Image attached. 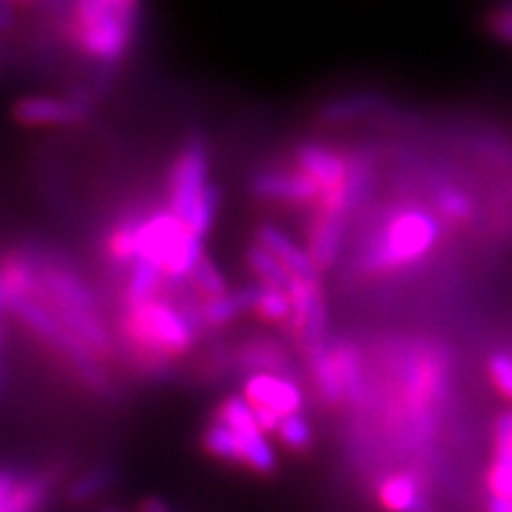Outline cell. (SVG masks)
<instances>
[{
	"label": "cell",
	"instance_id": "6da1fadb",
	"mask_svg": "<svg viewBox=\"0 0 512 512\" xmlns=\"http://www.w3.org/2000/svg\"><path fill=\"white\" fill-rule=\"evenodd\" d=\"M140 10L131 0H81L69 8L67 36L91 60L117 64L136 41Z\"/></svg>",
	"mask_w": 512,
	"mask_h": 512
},
{
	"label": "cell",
	"instance_id": "7a4b0ae2",
	"mask_svg": "<svg viewBox=\"0 0 512 512\" xmlns=\"http://www.w3.org/2000/svg\"><path fill=\"white\" fill-rule=\"evenodd\" d=\"M439 240V223L430 211L406 207L377 230L363 254V268L370 273H392L418 264Z\"/></svg>",
	"mask_w": 512,
	"mask_h": 512
},
{
	"label": "cell",
	"instance_id": "3957f363",
	"mask_svg": "<svg viewBox=\"0 0 512 512\" xmlns=\"http://www.w3.org/2000/svg\"><path fill=\"white\" fill-rule=\"evenodd\" d=\"M124 335L152 361H171L190 351L197 335V320L157 297L136 309H126Z\"/></svg>",
	"mask_w": 512,
	"mask_h": 512
},
{
	"label": "cell",
	"instance_id": "277c9868",
	"mask_svg": "<svg viewBox=\"0 0 512 512\" xmlns=\"http://www.w3.org/2000/svg\"><path fill=\"white\" fill-rule=\"evenodd\" d=\"M202 256V240L192 235L188 226L171 211H155L140 226L138 259L162 268L164 278H190Z\"/></svg>",
	"mask_w": 512,
	"mask_h": 512
},
{
	"label": "cell",
	"instance_id": "5b68a950",
	"mask_svg": "<svg viewBox=\"0 0 512 512\" xmlns=\"http://www.w3.org/2000/svg\"><path fill=\"white\" fill-rule=\"evenodd\" d=\"M209 155L202 140H188L178 152L169 174V211L185 223L195 202L207 190Z\"/></svg>",
	"mask_w": 512,
	"mask_h": 512
},
{
	"label": "cell",
	"instance_id": "8992f818",
	"mask_svg": "<svg viewBox=\"0 0 512 512\" xmlns=\"http://www.w3.org/2000/svg\"><path fill=\"white\" fill-rule=\"evenodd\" d=\"M292 302V332L304 349L318 347L325 342V328H328V306H325V294L316 280L292 278L287 287Z\"/></svg>",
	"mask_w": 512,
	"mask_h": 512
},
{
	"label": "cell",
	"instance_id": "52a82bcc",
	"mask_svg": "<svg viewBox=\"0 0 512 512\" xmlns=\"http://www.w3.org/2000/svg\"><path fill=\"white\" fill-rule=\"evenodd\" d=\"M242 392L254 408H266L280 418L302 413L304 408V394L299 384L280 373H252L245 380Z\"/></svg>",
	"mask_w": 512,
	"mask_h": 512
},
{
	"label": "cell",
	"instance_id": "ba28073f",
	"mask_svg": "<svg viewBox=\"0 0 512 512\" xmlns=\"http://www.w3.org/2000/svg\"><path fill=\"white\" fill-rule=\"evenodd\" d=\"M86 98H46V95H31L22 98L12 107V117L24 126H74L86 119Z\"/></svg>",
	"mask_w": 512,
	"mask_h": 512
},
{
	"label": "cell",
	"instance_id": "9c48e42d",
	"mask_svg": "<svg viewBox=\"0 0 512 512\" xmlns=\"http://www.w3.org/2000/svg\"><path fill=\"white\" fill-rule=\"evenodd\" d=\"M297 166L320 188V200L347 183L351 164L328 145L306 143L297 150Z\"/></svg>",
	"mask_w": 512,
	"mask_h": 512
},
{
	"label": "cell",
	"instance_id": "30bf717a",
	"mask_svg": "<svg viewBox=\"0 0 512 512\" xmlns=\"http://www.w3.org/2000/svg\"><path fill=\"white\" fill-rule=\"evenodd\" d=\"M48 498V477L19 475L12 467H0V512H43Z\"/></svg>",
	"mask_w": 512,
	"mask_h": 512
},
{
	"label": "cell",
	"instance_id": "8fae6325",
	"mask_svg": "<svg viewBox=\"0 0 512 512\" xmlns=\"http://www.w3.org/2000/svg\"><path fill=\"white\" fill-rule=\"evenodd\" d=\"M252 192L268 202H311L320 200V188L302 171H266L252 181Z\"/></svg>",
	"mask_w": 512,
	"mask_h": 512
},
{
	"label": "cell",
	"instance_id": "7c38bea8",
	"mask_svg": "<svg viewBox=\"0 0 512 512\" xmlns=\"http://www.w3.org/2000/svg\"><path fill=\"white\" fill-rule=\"evenodd\" d=\"M256 245L264 247L266 252H271L275 259L290 271L292 278H304V280H316L320 271L311 261L309 252H304L302 247H297L287 238L283 230L275 226H261L256 230Z\"/></svg>",
	"mask_w": 512,
	"mask_h": 512
},
{
	"label": "cell",
	"instance_id": "4fadbf2b",
	"mask_svg": "<svg viewBox=\"0 0 512 512\" xmlns=\"http://www.w3.org/2000/svg\"><path fill=\"white\" fill-rule=\"evenodd\" d=\"M344 230H347V219L344 216L318 211V219L313 221L309 235V256L318 271H328L330 266H335L337 256L342 252Z\"/></svg>",
	"mask_w": 512,
	"mask_h": 512
},
{
	"label": "cell",
	"instance_id": "5bb4252c",
	"mask_svg": "<svg viewBox=\"0 0 512 512\" xmlns=\"http://www.w3.org/2000/svg\"><path fill=\"white\" fill-rule=\"evenodd\" d=\"M306 356H309V368L320 399L330 403V406H339L342 401H347V392H344L342 377H339L335 354H332L328 344L323 342L318 347L306 349Z\"/></svg>",
	"mask_w": 512,
	"mask_h": 512
},
{
	"label": "cell",
	"instance_id": "9a60e30c",
	"mask_svg": "<svg viewBox=\"0 0 512 512\" xmlns=\"http://www.w3.org/2000/svg\"><path fill=\"white\" fill-rule=\"evenodd\" d=\"M380 505L387 512H430L418 479L411 475H392L380 484L377 491Z\"/></svg>",
	"mask_w": 512,
	"mask_h": 512
},
{
	"label": "cell",
	"instance_id": "2e32d148",
	"mask_svg": "<svg viewBox=\"0 0 512 512\" xmlns=\"http://www.w3.org/2000/svg\"><path fill=\"white\" fill-rule=\"evenodd\" d=\"M259 434H264V432H259ZM249 437H254V434H249ZM249 437L233 432L230 427L221 425V422H214V425H209L207 430H204L202 444H204V451H207L209 456L226 460V463H230V465L245 467Z\"/></svg>",
	"mask_w": 512,
	"mask_h": 512
},
{
	"label": "cell",
	"instance_id": "e0dca14e",
	"mask_svg": "<svg viewBox=\"0 0 512 512\" xmlns=\"http://www.w3.org/2000/svg\"><path fill=\"white\" fill-rule=\"evenodd\" d=\"M162 280V268H157L155 264H150V261L145 259L133 261L124 290L126 309H136V306H143L147 302H152V299H157Z\"/></svg>",
	"mask_w": 512,
	"mask_h": 512
},
{
	"label": "cell",
	"instance_id": "ac0fdd59",
	"mask_svg": "<svg viewBox=\"0 0 512 512\" xmlns=\"http://www.w3.org/2000/svg\"><path fill=\"white\" fill-rule=\"evenodd\" d=\"M143 216H126L124 221H119L112 228V233L107 235V256L117 266H133V261L138 259V238H140V226H143Z\"/></svg>",
	"mask_w": 512,
	"mask_h": 512
},
{
	"label": "cell",
	"instance_id": "d6986e66",
	"mask_svg": "<svg viewBox=\"0 0 512 512\" xmlns=\"http://www.w3.org/2000/svg\"><path fill=\"white\" fill-rule=\"evenodd\" d=\"M245 311H252V287L240 292H228L226 297L209 299L202 304L200 320L207 325H226Z\"/></svg>",
	"mask_w": 512,
	"mask_h": 512
},
{
	"label": "cell",
	"instance_id": "ffe728a7",
	"mask_svg": "<svg viewBox=\"0 0 512 512\" xmlns=\"http://www.w3.org/2000/svg\"><path fill=\"white\" fill-rule=\"evenodd\" d=\"M252 311L264 323H285L292 318V302L287 290L268 285L252 287Z\"/></svg>",
	"mask_w": 512,
	"mask_h": 512
},
{
	"label": "cell",
	"instance_id": "44dd1931",
	"mask_svg": "<svg viewBox=\"0 0 512 512\" xmlns=\"http://www.w3.org/2000/svg\"><path fill=\"white\" fill-rule=\"evenodd\" d=\"M247 266H249V271L259 278V285L287 290L292 283L290 271H287V268L280 264V261L275 259L271 252H266V249L259 245L247 249Z\"/></svg>",
	"mask_w": 512,
	"mask_h": 512
},
{
	"label": "cell",
	"instance_id": "7402d4cb",
	"mask_svg": "<svg viewBox=\"0 0 512 512\" xmlns=\"http://www.w3.org/2000/svg\"><path fill=\"white\" fill-rule=\"evenodd\" d=\"M216 422L230 427L233 432L245 434V437L261 432L252 403H249L245 396H230V399L223 401L219 411H216Z\"/></svg>",
	"mask_w": 512,
	"mask_h": 512
},
{
	"label": "cell",
	"instance_id": "603a6c76",
	"mask_svg": "<svg viewBox=\"0 0 512 512\" xmlns=\"http://www.w3.org/2000/svg\"><path fill=\"white\" fill-rule=\"evenodd\" d=\"M285 351L273 342H259L247 344L240 354V366H245L247 370H254V373H278L280 368L285 366Z\"/></svg>",
	"mask_w": 512,
	"mask_h": 512
},
{
	"label": "cell",
	"instance_id": "cb8c5ba5",
	"mask_svg": "<svg viewBox=\"0 0 512 512\" xmlns=\"http://www.w3.org/2000/svg\"><path fill=\"white\" fill-rule=\"evenodd\" d=\"M219 207H221V192L216 185H207V190L202 192L200 200L195 202V207H192L190 216L185 219V226L192 235H197V238H207L211 226H214L216 221V214H219Z\"/></svg>",
	"mask_w": 512,
	"mask_h": 512
},
{
	"label": "cell",
	"instance_id": "d4e9b609",
	"mask_svg": "<svg viewBox=\"0 0 512 512\" xmlns=\"http://www.w3.org/2000/svg\"><path fill=\"white\" fill-rule=\"evenodd\" d=\"M114 482V472L110 467H93V470L83 472L76 482L69 486V501L76 505H86L95 501L102 491H107Z\"/></svg>",
	"mask_w": 512,
	"mask_h": 512
},
{
	"label": "cell",
	"instance_id": "484cf974",
	"mask_svg": "<svg viewBox=\"0 0 512 512\" xmlns=\"http://www.w3.org/2000/svg\"><path fill=\"white\" fill-rule=\"evenodd\" d=\"M332 354H335L339 377H342L344 392H347V401H361L363 396V375H361V363H358L356 351L351 347H332Z\"/></svg>",
	"mask_w": 512,
	"mask_h": 512
},
{
	"label": "cell",
	"instance_id": "4316f807",
	"mask_svg": "<svg viewBox=\"0 0 512 512\" xmlns=\"http://www.w3.org/2000/svg\"><path fill=\"white\" fill-rule=\"evenodd\" d=\"M190 283H192V290H195L197 294H202L204 302H209V299L226 297L228 294L226 278H223L219 268L214 266V261H209L207 256H202L200 264H197L195 271L190 273Z\"/></svg>",
	"mask_w": 512,
	"mask_h": 512
},
{
	"label": "cell",
	"instance_id": "83f0119b",
	"mask_svg": "<svg viewBox=\"0 0 512 512\" xmlns=\"http://www.w3.org/2000/svg\"><path fill=\"white\" fill-rule=\"evenodd\" d=\"M434 202L439 214L451 221H467L472 216V200L456 185H439L434 190Z\"/></svg>",
	"mask_w": 512,
	"mask_h": 512
},
{
	"label": "cell",
	"instance_id": "f1b7e54d",
	"mask_svg": "<svg viewBox=\"0 0 512 512\" xmlns=\"http://www.w3.org/2000/svg\"><path fill=\"white\" fill-rule=\"evenodd\" d=\"M275 434H278V439L283 441L287 448H292V451H306L313 441V430L309 420H306L302 413L287 415V418H283Z\"/></svg>",
	"mask_w": 512,
	"mask_h": 512
},
{
	"label": "cell",
	"instance_id": "f546056e",
	"mask_svg": "<svg viewBox=\"0 0 512 512\" xmlns=\"http://www.w3.org/2000/svg\"><path fill=\"white\" fill-rule=\"evenodd\" d=\"M375 107V100L370 95H361V98H347L332 102L323 110V119L328 121H349L361 117L363 112H370Z\"/></svg>",
	"mask_w": 512,
	"mask_h": 512
},
{
	"label": "cell",
	"instance_id": "4dcf8cb0",
	"mask_svg": "<svg viewBox=\"0 0 512 512\" xmlns=\"http://www.w3.org/2000/svg\"><path fill=\"white\" fill-rule=\"evenodd\" d=\"M489 373L491 380L498 387V392L512 399V356L505 351H498L489 358Z\"/></svg>",
	"mask_w": 512,
	"mask_h": 512
},
{
	"label": "cell",
	"instance_id": "1f68e13d",
	"mask_svg": "<svg viewBox=\"0 0 512 512\" xmlns=\"http://www.w3.org/2000/svg\"><path fill=\"white\" fill-rule=\"evenodd\" d=\"M489 27L505 43H512V5L496 10L489 19Z\"/></svg>",
	"mask_w": 512,
	"mask_h": 512
},
{
	"label": "cell",
	"instance_id": "d6a6232c",
	"mask_svg": "<svg viewBox=\"0 0 512 512\" xmlns=\"http://www.w3.org/2000/svg\"><path fill=\"white\" fill-rule=\"evenodd\" d=\"M17 22V5L0 0V36L8 34Z\"/></svg>",
	"mask_w": 512,
	"mask_h": 512
},
{
	"label": "cell",
	"instance_id": "836d02e7",
	"mask_svg": "<svg viewBox=\"0 0 512 512\" xmlns=\"http://www.w3.org/2000/svg\"><path fill=\"white\" fill-rule=\"evenodd\" d=\"M489 512H512V501H508V498H501V496H491Z\"/></svg>",
	"mask_w": 512,
	"mask_h": 512
},
{
	"label": "cell",
	"instance_id": "e575fe53",
	"mask_svg": "<svg viewBox=\"0 0 512 512\" xmlns=\"http://www.w3.org/2000/svg\"><path fill=\"white\" fill-rule=\"evenodd\" d=\"M140 512H169V508H166L162 501H157V498H147V501L140 505Z\"/></svg>",
	"mask_w": 512,
	"mask_h": 512
},
{
	"label": "cell",
	"instance_id": "d590c367",
	"mask_svg": "<svg viewBox=\"0 0 512 512\" xmlns=\"http://www.w3.org/2000/svg\"><path fill=\"white\" fill-rule=\"evenodd\" d=\"M3 309H8V290H5L3 280H0V313H3Z\"/></svg>",
	"mask_w": 512,
	"mask_h": 512
},
{
	"label": "cell",
	"instance_id": "8d00e7d4",
	"mask_svg": "<svg viewBox=\"0 0 512 512\" xmlns=\"http://www.w3.org/2000/svg\"><path fill=\"white\" fill-rule=\"evenodd\" d=\"M100 512H121V510H117V508H102Z\"/></svg>",
	"mask_w": 512,
	"mask_h": 512
},
{
	"label": "cell",
	"instance_id": "74e56055",
	"mask_svg": "<svg viewBox=\"0 0 512 512\" xmlns=\"http://www.w3.org/2000/svg\"><path fill=\"white\" fill-rule=\"evenodd\" d=\"M0 342H3V335H0Z\"/></svg>",
	"mask_w": 512,
	"mask_h": 512
}]
</instances>
